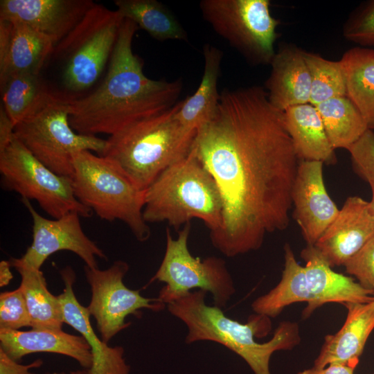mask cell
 I'll list each match as a JSON object with an SVG mask.
<instances>
[{
    "instance_id": "cb8c5ba5",
    "label": "cell",
    "mask_w": 374,
    "mask_h": 374,
    "mask_svg": "<svg viewBox=\"0 0 374 374\" xmlns=\"http://www.w3.org/2000/svg\"><path fill=\"white\" fill-rule=\"evenodd\" d=\"M346 87V96L374 131V48L356 46L346 51L339 60Z\"/></svg>"
},
{
    "instance_id": "7c38bea8",
    "label": "cell",
    "mask_w": 374,
    "mask_h": 374,
    "mask_svg": "<svg viewBox=\"0 0 374 374\" xmlns=\"http://www.w3.org/2000/svg\"><path fill=\"white\" fill-rule=\"evenodd\" d=\"M2 187L21 198L35 200L54 219L69 213L89 217L93 211L75 197L71 179L60 176L37 160L17 139L0 152Z\"/></svg>"
},
{
    "instance_id": "7402d4cb",
    "label": "cell",
    "mask_w": 374,
    "mask_h": 374,
    "mask_svg": "<svg viewBox=\"0 0 374 374\" xmlns=\"http://www.w3.org/2000/svg\"><path fill=\"white\" fill-rule=\"evenodd\" d=\"M286 127L300 160L336 162L335 149L327 136L317 107L310 104L284 111Z\"/></svg>"
},
{
    "instance_id": "83f0119b",
    "label": "cell",
    "mask_w": 374,
    "mask_h": 374,
    "mask_svg": "<svg viewBox=\"0 0 374 374\" xmlns=\"http://www.w3.org/2000/svg\"><path fill=\"white\" fill-rule=\"evenodd\" d=\"M118 12L134 21L159 41L188 42V36L178 19L163 3L156 0H116Z\"/></svg>"
},
{
    "instance_id": "ab89813d",
    "label": "cell",
    "mask_w": 374,
    "mask_h": 374,
    "mask_svg": "<svg viewBox=\"0 0 374 374\" xmlns=\"http://www.w3.org/2000/svg\"><path fill=\"white\" fill-rule=\"evenodd\" d=\"M368 182L372 190V199L371 202H369L370 208L373 215L374 216V179H370L368 181Z\"/></svg>"
},
{
    "instance_id": "9c48e42d",
    "label": "cell",
    "mask_w": 374,
    "mask_h": 374,
    "mask_svg": "<svg viewBox=\"0 0 374 374\" xmlns=\"http://www.w3.org/2000/svg\"><path fill=\"white\" fill-rule=\"evenodd\" d=\"M71 96L57 92L43 109L18 123L14 134L37 160L55 173L71 179L73 155L89 150L102 155L106 140L76 132L70 125Z\"/></svg>"
},
{
    "instance_id": "60d3db41",
    "label": "cell",
    "mask_w": 374,
    "mask_h": 374,
    "mask_svg": "<svg viewBox=\"0 0 374 374\" xmlns=\"http://www.w3.org/2000/svg\"><path fill=\"white\" fill-rule=\"evenodd\" d=\"M46 374H86L85 371L77 370L69 372L66 373L64 372H55V373H47Z\"/></svg>"
},
{
    "instance_id": "5bb4252c",
    "label": "cell",
    "mask_w": 374,
    "mask_h": 374,
    "mask_svg": "<svg viewBox=\"0 0 374 374\" xmlns=\"http://www.w3.org/2000/svg\"><path fill=\"white\" fill-rule=\"evenodd\" d=\"M21 202L33 220V242L21 258H11V265L41 269L51 254L62 250L75 253L91 268L98 267L96 257L107 259L104 251L84 233L78 213L50 220L41 215L30 200L21 198Z\"/></svg>"
},
{
    "instance_id": "8d00e7d4",
    "label": "cell",
    "mask_w": 374,
    "mask_h": 374,
    "mask_svg": "<svg viewBox=\"0 0 374 374\" xmlns=\"http://www.w3.org/2000/svg\"><path fill=\"white\" fill-rule=\"evenodd\" d=\"M13 122L3 107H0V152H2L15 138Z\"/></svg>"
},
{
    "instance_id": "836d02e7",
    "label": "cell",
    "mask_w": 374,
    "mask_h": 374,
    "mask_svg": "<svg viewBox=\"0 0 374 374\" xmlns=\"http://www.w3.org/2000/svg\"><path fill=\"white\" fill-rule=\"evenodd\" d=\"M348 150L357 174L367 181L374 179V131L368 129Z\"/></svg>"
},
{
    "instance_id": "277c9868",
    "label": "cell",
    "mask_w": 374,
    "mask_h": 374,
    "mask_svg": "<svg viewBox=\"0 0 374 374\" xmlns=\"http://www.w3.org/2000/svg\"><path fill=\"white\" fill-rule=\"evenodd\" d=\"M181 104L177 102L161 114L110 135L100 156L114 161L139 189L145 190L164 170L191 150L197 132L179 121Z\"/></svg>"
},
{
    "instance_id": "6da1fadb",
    "label": "cell",
    "mask_w": 374,
    "mask_h": 374,
    "mask_svg": "<svg viewBox=\"0 0 374 374\" xmlns=\"http://www.w3.org/2000/svg\"><path fill=\"white\" fill-rule=\"evenodd\" d=\"M192 149L221 194L222 223L210 233L218 251L234 257L257 250L267 234L288 226L300 159L284 112L262 87L224 89Z\"/></svg>"
},
{
    "instance_id": "d4e9b609",
    "label": "cell",
    "mask_w": 374,
    "mask_h": 374,
    "mask_svg": "<svg viewBox=\"0 0 374 374\" xmlns=\"http://www.w3.org/2000/svg\"><path fill=\"white\" fill-rule=\"evenodd\" d=\"M10 46L6 66L0 75V85L14 74H40L55 44L46 35L20 22H12Z\"/></svg>"
},
{
    "instance_id": "484cf974",
    "label": "cell",
    "mask_w": 374,
    "mask_h": 374,
    "mask_svg": "<svg viewBox=\"0 0 374 374\" xmlns=\"http://www.w3.org/2000/svg\"><path fill=\"white\" fill-rule=\"evenodd\" d=\"M1 105L16 125L46 107L57 95L40 74L18 73L0 85Z\"/></svg>"
},
{
    "instance_id": "1f68e13d",
    "label": "cell",
    "mask_w": 374,
    "mask_h": 374,
    "mask_svg": "<svg viewBox=\"0 0 374 374\" xmlns=\"http://www.w3.org/2000/svg\"><path fill=\"white\" fill-rule=\"evenodd\" d=\"M31 327L30 317L24 296L19 287L0 294V328L19 330Z\"/></svg>"
},
{
    "instance_id": "3957f363",
    "label": "cell",
    "mask_w": 374,
    "mask_h": 374,
    "mask_svg": "<svg viewBox=\"0 0 374 374\" xmlns=\"http://www.w3.org/2000/svg\"><path fill=\"white\" fill-rule=\"evenodd\" d=\"M206 293L202 290L191 291L166 305L168 311L186 326V344L202 341L220 344L242 357L254 374H271L273 353L291 350L300 343L299 326L290 321L280 323L269 341L257 342L256 337H265L271 331L269 317L255 313L247 323H241L226 317L223 309L207 305Z\"/></svg>"
},
{
    "instance_id": "e0dca14e",
    "label": "cell",
    "mask_w": 374,
    "mask_h": 374,
    "mask_svg": "<svg viewBox=\"0 0 374 374\" xmlns=\"http://www.w3.org/2000/svg\"><path fill=\"white\" fill-rule=\"evenodd\" d=\"M94 3L91 0H1L0 19L25 24L56 45Z\"/></svg>"
},
{
    "instance_id": "603a6c76",
    "label": "cell",
    "mask_w": 374,
    "mask_h": 374,
    "mask_svg": "<svg viewBox=\"0 0 374 374\" xmlns=\"http://www.w3.org/2000/svg\"><path fill=\"white\" fill-rule=\"evenodd\" d=\"M204 73L195 92L181 100L177 116L187 129L197 132L214 116L220 98L217 91L222 51L209 44L203 47Z\"/></svg>"
},
{
    "instance_id": "8fae6325",
    "label": "cell",
    "mask_w": 374,
    "mask_h": 374,
    "mask_svg": "<svg viewBox=\"0 0 374 374\" xmlns=\"http://www.w3.org/2000/svg\"><path fill=\"white\" fill-rule=\"evenodd\" d=\"M269 0H202L203 18L253 66L270 64L279 21Z\"/></svg>"
},
{
    "instance_id": "ac0fdd59",
    "label": "cell",
    "mask_w": 374,
    "mask_h": 374,
    "mask_svg": "<svg viewBox=\"0 0 374 374\" xmlns=\"http://www.w3.org/2000/svg\"><path fill=\"white\" fill-rule=\"evenodd\" d=\"M64 288L58 298L61 302L64 323L78 331L89 344L92 364L85 370L86 374H130V366L127 364L121 346L111 347L99 338L91 325L87 308L82 305L73 290L75 276L71 267L60 271Z\"/></svg>"
},
{
    "instance_id": "ba28073f",
    "label": "cell",
    "mask_w": 374,
    "mask_h": 374,
    "mask_svg": "<svg viewBox=\"0 0 374 374\" xmlns=\"http://www.w3.org/2000/svg\"><path fill=\"white\" fill-rule=\"evenodd\" d=\"M124 18L95 3L52 55L64 62L62 82L71 93L83 92L100 78L110 60Z\"/></svg>"
},
{
    "instance_id": "ffe728a7",
    "label": "cell",
    "mask_w": 374,
    "mask_h": 374,
    "mask_svg": "<svg viewBox=\"0 0 374 374\" xmlns=\"http://www.w3.org/2000/svg\"><path fill=\"white\" fill-rule=\"evenodd\" d=\"M265 90L271 104L279 110L310 103V74L304 51L293 44L279 47L270 64Z\"/></svg>"
},
{
    "instance_id": "9a60e30c",
    "label": "cell",
    "mask_w": 374,
    "mask_h": 374,
    "mask_svg": "<svg viewBox=\"0 0 374 374\" xmlns=\"http://www.w3.org/2000/svg\"><path fill=\"white\" fill-rule=\"evenodd\" d=\"M323 164L301 160L292 190L294 217L310 246L314 244L339 211L326 189Z\"/></svg>"
},
{
    "instance_id": "e575fe53",
    "label": "cell",
    "mask_w": 374,
    "mask_h": 374,
    "mask_svg": "<svg viewBox=\"0 0 374 374\" xmlns=\"http://www.w3.org/2000/svg\"><path fill=\"white\" fill-rule=\"evenodd\" d=\"M43 364L41 359H37L32 363L23 365L8 357L0 348V374H35L29 370L40 367Z\"/></svg>"
},
{
    "instance_id": "52a82bcc",
    "label": "cell",
    "mask_w": 374,
    "mask_h": 374,
    "mask_svg": "<svg viewBox=\"0 0 374 374\" xmlns=\"http://www.w3.org/2000/svg\"><path fill=\"white\" fill-rule=\"evenodd\" d=\"M72 188L77 199L101 220L125 224L139 242L150 229L144 220V191L139 189L109 159L83 150L73 155Z\"/></svg>"
},
{
    "instance_id": "f35d334b",
    "label": "cell",
    "mask_w": 374,
    "mask_h": 374,
    "mask_svg": "<svg viewBox=\"0 0 374 374\" xmlns=\"http://www.w3.org/2000/svg\"><path fill=\"white\" fill-rule=\"evenodd\" d=\"M10 261L1 260L0 262V286L8 285L12 278Z\"/></svg>"
},
{
    "instance_id": "5b68a950",
    "label": "cell",
    "mask_w": 374,
    "mask_h": 374,
    "mask_svg": "<svg viewBox=\"0 0 374 374\" xmlns=\"http://www.w3.org/2000/svg\"><path fill=\"white\" fill-rule=\"evenodd\" d=\"M222 209L217 185L192 148L144 191L143 216L147 223L167 222L179 229L197 218L211 233L221 225Z\"/></svg>"
},
{
    "instance_id": "8992f818",
    "label": "cell",
    "mask_w": 374,
    "mask_h": 374,
    "mask_svg": "<svg viewBox=\"0 0 374 374\" xmlns=\"http://www.w3.org/2000/svg\"><path fill=\"white\" fill-rule=\"evenodd\" d=\"M285 266L279 283L251 303L256 314L274 318L288 305L306 302L303 319L328 303L343 305L348 303H368L374 300V290L363 287L350 277L337 273L314 246L301 251L306 265H299L289 244L284 247Z\"/></svg>"
},
{
    "instance_id": "d6986e66",
    "label": "cell",
    "mask_w": 374,
    "mask_h": 374,
    "mask_svg": "<svg viewBox=\"0 0 374 374\" xmlns=\"http://www.w3.org/2000/svg\"><path fill=\"white\" fill-rule=\"evenodd\" d=\"M0 348L17 362L27 355L45 352L70 357L87 369L92 364L91 349L84 338L62 329L32 328L21 331L0 328Z\"/></svg>"
},
{
    "instance_id": "7a4b0ae2",
    "label": "cell",
    "mask_w": 374,
    "mask_h": 374,
    "mask_svg": "<svg viewBox=\"0 0 374 374\" xmlns=\"http://www.w3.org/2000/svg\"><path fill=\"white\" fill-rule=\"evenodd\" d=\"M138 28L124 19L100 85L83 97H71L69 123L76 132L110 136L177 104L182 80H153L145 75L143 63L132 50Z\"/></svg>"
},
{
    "instance_id": "f546056e",
    "label": "cell",
    "mask_w": 374,
    "mask_h": 374,
    "mask_svg": "<svg viewBox=\"0 0 374 374\" xmlns=\"http://www.w3.org/2000/svg\"><path fill=\"white\" fill-rule=\"evenodd\" d=\"M311 79L310 103L317 105L332 98L346 96V78L341 62L332 61L304 51Z\"/></svg>"
},
{
    "instance_id": "74e56055",
    "label": "cell",
    "mask_w": 374,
    "mask_h": 374,
    "mask_svg": "<svg viewBox=\"0 0 374 374\" xmlns=\"http://www.w3.org/2000/svg\"><path fill=\"white\" fill-rule=\"evenodd\" d=\"M358 363L330 364L324 368L312 367L299 371L297 374H354Z\"/></svg>"
},
{
    "instance_id": "b9f144b4",
    "label": "cell",
    "mask_w": 374,
    "mask_h": 374,
    "mask_svg": "<svg viewBox=\"0 0 374 374\" xmlns=\"http://www.w3.org/2000/svg\"><path fill=\"white\" fill-rule=\"evenodd\" d=\"M374 374V373H373Z\"/></svg>"
},
{
    "instance_id": "d6a6232c",
    "label": "cell",
    "mask_w": 374,
    "mask_h": 374,
    "mask_svg": "<svg viewBox=\"0 0 374 374\" xmlns=\"http://www.w3.org/2000/svg\"><path fill=\"white\" fill-rule=\"evenodd\" d=\"M344 265L363 287L374 290V235Z\"/></svg>"
},
{
    "instance_id": "4dcf8cb0",
    "label": "cell",
    "mask_w": 374,
    "mask_h": 374,
    "mask_svg": "<svg viewBox=\"0 0 374 374\" xmlns=\"http://www.w3.org/2000/svg\"><path fill=\"white\" fill-rule=\"evenodd\" d=\"M343 35L359 46H374V0L362 3L353 10L344 23Z\"/></svg>"
},
{
    "instance_id": "30bf717a",
    "label": "cell",
    "mask_w": 374,
    "mask_h": 374,
    "mask_svg": "<svg viewBox=\"0 0 374 374\" xmlns=\"http://www.w3.org/2000/svg\"><path fill=\"white\" fill-rule=\"evenodd\" d=\"M190 231L188 222L174 239L166 229L165 253L150 283H165L158 298L166 305L197 289L211 293L213 305L223 309L235 292L232 276L222 258L209 256L201 259L190 253L188 246Z\"/></svg>"
},
{
    "instance_id": "d590c367",
    "label": "cell",
    "mask_w": 374,
    "mask_h": 374,
    "mask_svg": "<svg viewBox=\"0 0 374 374\" xmlns=\"http://www.w3.org/2000/svg\"><path fill=\"white\" fill-rule=\"evenodd\" d=\"M12 23L0 19V75L5 71L9 55Z\"/></svg>"
},
{
    "instance_id": "4316f807",
    "label": "cell",
    "mask_w": 374,
    "mask_h": 374,
    "mask_svg": "<svg viewBox=\"0 0 374 374\" xmlns=\"http://www.w3.org/2000/svg\"><path fill=\"white\" fill-rule=\"evenodd\" d=\"M21 275L19 285L28 309L32 328L62 329L64 323L61 302L48 290L41 269L13 264Z\"/></svg>"
},
{
    "instance_id": "2e32d148",
    "label": "cell",
    "mask_w": 374,
    "mask_h": 374,
    "mask_svg": "<svg viewBox=\"0 0 374 374\" xmlns=\"http://www.w3.org/2000/svg\"><path fill=\"white\" fill-rule=\"evenodd\" d=\"M373 235L374 216L369 202L352 196L313 246L333 267L344 265Z\"/></svg>"
},
{
    "instance_id": "44dd1931",
    "label": "cell",
    "mask_w": 374,
    "mask_h": 374,
    "mask_svg": "<svg viewBox=\"0 0 374 374\" xmlns=\"http://www.w3.org/2000/svg\"><path fill=\"white\" fill-rule=\"evenodd\" d=\"M346 321L334 335L325 337L313 367L330 364L359 363L366 341L374 329V300L368 303H348Z\"/></svg>"
},
{
    "instance_id": "4fadbf2b",
    "label": "cell",
    "mask_w": 374,
    "mask_h": 374,
    "mask_svg": "<svg viewBox=\"0 0 374 374\" xmlns=\"http://www.w3.org/2000/svg\"><path fill=\"white\" fill-rule=\"evenodd\" d=\"M84 270L91 291V301L87 308L96 320L100 338L106 344L130 325L125 322L127 316L140 317L142 309L159 312L166 306L159 298L144 297L139 290H131L124 284L129 265L123 260H116L103 270L87 265Z\"/></svg>"
},
{
    "instance_id": "f1b7e54d",
    "label": "cell",
    "mask_w": 374,
    "mask_h": 374,
    "mask_svg": "<svg viewBox=\"0 0 374 374\" xmlns=\"http://www.w3.org/2000/svg\"><path fill=\"white\" fill-rule=\"evenodd\" d=\"M315 107L335 150H348L368 129L361 113L346 96L330 98Z\"/></svg>"
}]
</instances>
